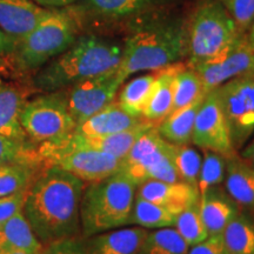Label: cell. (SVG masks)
I'll return each mask as SVG.
<instances>
[{
  "label": "cell",
  "instance_id": "obj_30",
  "mask_svg": "<svg viewBox=\"0 0 254 254\" xmlns=\"http://www.w3.org/2000/svg\"><path fill=\"white\" fill-rule=\"evenodd\" d=\"M189 245L174 227L148 231L136 254H187Z\"/></svg>",
  "mask_w": 254,
  "mask_h": 254
},
{
  "label": "cell",
  "instance_id": "obj_1",
  "mask_svg": "<svg viewBox=\"0 0 254 254\" xmlns=\"http://www.w3.org/2000/svg\"><path fill=\"white\" fill-rule=\"evenodd\" d=\"M86 183L62 167H43L28 187L24 214L44 246L79 237L80 202Z\"/></svg>",
  "mask_w": 254,
  "mask_h": 254
},
{
  "label": "cell",
  "instance_id": "obj_9",
  "mask_svg": "<svg viewBox=\"0 0 254 254\" xmlns=\"http://www.w3.org/2000/svg\"><path fill=\"white\" fill-rule=\"evenodd\" d=\"M38 152L46 166L62 167L86 184L113 176L122 168V160L113 155L94 148L72 146L63 138L40 144Z\"/></svg>",
  "mask_w": 254,
  "mask_h": 254
},
{
  "label": "cell",
  "instance_id": "obj_45",
  "mask_svg": "<svg viewBox=\"0 0 254 254\" xmlns=\"http://www.w3.org/2000/svg\"><path fill=\"white\" fill-rule=\"evenodd\" d=\"M253 73H254V68H253Z\"/></svg>",
  "mask_w": 254,
  "mask_h": 254
},
{
  "label": "cell",
  "instance_id": "obj_12",
  "mask_svg": "<svg viewBox=\"0 0 254 254\" xmlns=\"http://www.w3.org/2000/svg\"><path fill=\"white\" fill-rule=\"evenodd\" d=\"M123 84L118 69H114L62 90L69 114L77 126L113 103Z\"/></svg>",
  "mask_w": 254,
  "mask_h": 254
},
{
  "label": "cell",
  "instance_id": "obj_23",
  "mask_svg": "<svg viewBox=\"0 0 254 254\" xmlns=\"http://www.w3.org/2000/svg\"><path fill=\"white\" fill-rule=\"evenodd\" d=\"M224 184L238 205L254 211V170L237 153L226 158Z\"/></svg>",
  "mask_w": 254,
  "mask_h": 254
},
{
  "label": "cell",
  "instance_id": "obj_42",
  "mask_svg": "<svg viewBox=\"0 0 254 254\" xmlns=\"http://www.w3.org/2000/svg\"><path fill=\"white\" fill-rule=\"evenodd\" d=\"M240 157L254 170V136L252 140L249 142V145L244 147V150L241 151Z\"/></svg>",
  "mask_w": 254,
  "mask_h": 254
},
{
  "label": "cell",
  "instance_id": "obj_22",
  "mask_svg": "<svg viewBox=\"0 0 254 254\" xmlns=\"http://www.w3.org/2000/svg\"><path fill=\"white\" fill-rule=\"evenodd\" d=\"M183 65L184 63L179 62L157 71L150 100L142 112V119L146 122L158 126L172 112L174 75Z\"/></svg>",
  "mask_w": 254,
  "mask_h": 254
},
{
  "label": "cell",
  "instance_id": "obj_7",
  "mask_svg": "<svg viewBox=\"0 0 254 254\" xmlns=\"http://www.w3.org/2000/svg\"><path fill=\"white\" fill-rule=\"evenodd\" d=\"M20 125L30 141L37 145L62 139L77 127L63 91L43 92L27 99L20 112Z\"/></svg>",
  "mask_w": 254,
  "mask_h": 254
},
{
  "label": "cell",
  "instance_id": "obj_21",
  "mask_svg": "<svg viewBox=\"0 0 254 254\" xmlns=\"http://www.w3.org/2000/svg\"><path fill=\"white\" fill-rule=\"evenodd\" d=\"M144 122L124 111L116 100L75 127L74 131L85 136H105L134 127Z\"/></svg>",
  "mask_w": 254,
  "mask_h": 254
},
{
  "label": "cell",
  "instance_id": "obj_14",
  "mask_svg": "<svg viewBox=\"0 0 254 254\" xmlns=\"http://www.w3.org/2000/svg\"><path fill=\"white\" fill-rule=\"evenodd\" d=\"M193 68L198 72L204 90L208 93L231 79L253 72L254 50L247 41L245 34L219 58Z\"/></svg>",
  "mask_w": 254,
  "mask_h": 254
},
{
  "label": "cell",
  "instance_id": "obj_28",
  "mask_svg": "<svg viewBox=\"0 0 254 254\" xmlns=\"http://www.w3.org/2000/svg\"><path fill=\"white\" fill-rule=\"evenodd\" d=\"M228 254H254V220L239 212L222 232Z\"/></svg>",
  "mask_w": 254,
  "mask_h": 254
},
{
  "label": "cell",
  "instance_id": "obj_41",
  "mask_svg": "<svg viewBox=\"0 0 254 254\" xmlns=\"http://www.w3.org/2000/svg\"><path fill=\"white\" fill-rule=\"evenodd\" d=\"M41 7L49 9H58V8H67L69 6L78 1V0H34Z\"/></svg>",
  "mask_w": 254,
  "mask_h": 254
},
{
  "label": "cell",
  "instance_id": "obj_5",
  "mask_svg": "<svg viewBox=\"0 0 254 254\" xmlns=\"http://www.w3.org/2000/svg\"><path fill=\"white\" fill-rule=\"evenodd\" d=\"M243 36L219 0H200L187 20L186 65L193 68L219 58Z\"/></svg>",
  "mask_w": 254,
  "mask_h": 254
},
{
  "label": "cell",
  "instance_id": "obj_20",
  "mask_svg": "<svg viewBox=\"0 0 254 254\" xmlns=\"http://www.w3.org/2000/svg\"><path fill=\"white\" fill-rule=\"evenodd\" d=\"M28 92L19 84L0 79V134L27 141L20 125V112L27 100Z\"/></svg>",
  "mask_w": 254,
  "mask_h": 254
},
{
  "label": "cell",
  "instance_id": "obj_37",
  "mask_svg": "<svg viewBox=\"0 0 254 254\" xmlns=\"http://www.w3.org/2000/svg\"><path fill=\"white\" fill-rule=\"evenodd\" d=\"M28 189L0 196V226L24 209Z\"/></svg>",
  "mask_w": 254,
  "mask_h": 254
},
{
  "label": "cell",
  "instance_id": "obj_44",
  "mask_svg": "<svg viewBox=\"0 0 254 254\" xmlns=\"http://www.w3.org/2000/svg\"><path fill=\"white\" fill-rule=\"evenodd\" d=\"M0 254H30L24 251L19 250H12V249H6V250H0Z\"/></svg>",
  "mask_w": 254,
  "mask_h": 254
},
{
  "label": "cell",
  "instance_id": "obj_35",
  "mask_svg": "<svg viewBox=\"0 0 254 254\" xmlns=\"http://www.w3.org/2000/svg\"><path fill=\"white\" fill-rule=\"evenodd\" d=\"M226 173V157L211 151H204L198 179L199 195L212 187L220 186Z\"/></svg>",
  "mask_w": 254,
  "mask_h": 254
},
{
  "label": "cell",
  "instance_id": "obj_6",
  "mask_svg": "<svg viewBox=\"0 0 254 254\" xmlns=\"http://www.w3.org/2000/svg\"><path fill=\"white\" fill-rule=\"evenodd\" d=\"M81 33L78 19L67 8L51 9L36 27L17 45L12 55L19 73H36L72 45Z\"/></svg>",
  "mask_w": 254,
  "mask_h": 254
},
{
  "label": "cell",
  "instance_id": "obj_43",
  "mask_svg": "<svg viewBox=\"0 0 254 254\" xmlns=\"http://www.w3.org/2000/svg\"><path fill=\"white\" fill-rule=\"evenodd\" d=\"M246 38H247V41H249L251 47L254 50V15L252 19V23H251V26L246 33Z\"/></svg>",
  "mask_w": 254,
  "mask_h": 254
},
{
  "label": "cell",
  "instance_id": "obj_36",
  "mask_svg": "<svg viewBox=\"0 0 254 254\" xmlns=\"http://www.w3.org/2000/svg\"><path fill=\"white\" fill-rule=\"evenodd\" d=\"M236 21L238 28L246 34L254 15V0H219Z\"/></svg>",
  "mask_w": 254,
  "mask_h": 254
},
{
  "label": "cell",
  "instance_id": "obj_11",
  "mask_svg": "<svg viewBox=\"0 0 254 254\" xmlns=\"http://www.w3.org/2000/svg\"><path fill=\"white\" fill-rule=\"evenodd\" d=\"M168 0H78L67 7L78 19L81 28L87 24L111 25L138 21L154 13Z\"/></svg>",
  "mask_w": 254,
  "mask_h": 254
},
{
  "label": "cell",
  "instance_id": "obj_31",
  "mask_svg": "<svg viewBox=\"0 0 254 254\" xmlns=\"http://www.w3.org/2000/svg\"><path fill=\"white\" fill-rule=\"evenodd\" d=\"M41 168L28 164H0V196L28 189Z\"/></svg>",
  "mask_w": 254,
  "mask_h": 254
},
{
  "label": "cell",
  "instance_id": "obj_4",
  "mask_svg": "<svg viewBox=\"0 0 254 254\" xmlns=\"http://www.w3.org/2000/svg\"><path fill=\"white\" fill-rule=\"evenodd\" d=\"M136 189L122 172L86 184L80 202L81 237L128 226Z\"/></svg>",
  "mask_w": 254,
  "mask_h": 254
},
{
  "label": "cell",
  "instance_id": "obj_34",
  "mask_svg": "<svg viewBox=\"0 0 254 254\" xmlns=\"http://www.w3.org/2000/svg\"><path fill=\"white\" fill-rule=\"evenodd\" d=\"M173 227L190 247L205 240L208 233L200 214L199 201L189 205L179 212Z\"/></svg>",
  "mask_w": 254,
  "mask_h": 254
},
{
  "label": "cell",
  "instance_id": "obj_13",
  "mask_svg": "<svg viewBox=\"0 0 254 254\" xmlns=\"http://www.w3.org/2000/svg\"><path fill=\"white\" fill-rule=\"evenodd\" d=\"M192 142L200 150L215 152L226 158L237 153L215 90L206 93L200 105L193 127Z\"/></svg>",
  "mask_w": 254,
  "mask_h": 254
},
{
  "label": "cell",
  "instance_id": "obj_39",
  "mask_svg": "<svg viewBox=\"0 0 254 254\" xmlns=\"http://www.w3.org/2000/svg\"><path fill=\"white\" fill-rule=\"evenodd\" d=\"M187 254H228L222 234H212L196 245L189 247Z\"/></svg>",
  "mask_w": 254,
  "mask_h": 254
},
{
  "label": "cell",
  "instance_id": "obj_19",
  "mask_svg": "<svg viewBox=\"0 0 254 254\" xmlns=\"http://www.w3.org/2000/svg\"><path fill=\"white\" fill-rule=\"evenodd\" d=\"M199 209L208 236L221 234L239 213V205L220 187H212L199 195Z\"/></svg>",
  "mask_w": 254,
  "mask_h": 254
},
{
  "label": "cell",
  "instance_id": "obj_10",
  "mask_svg": "<svg viewBox=\"0 0 254 254\" xmlns=\"http://www.w3.org/2000/svg\"><path fill=\"white\" fill-rule=\"evenodd\" d=\"M220 106L236 151L254 134V73L231 79L217 90Z\"/></svg>",
  "mask_w": 254,
  "mask_h": 254
},
{
  "label": "cell",
  "instance_id": "obj_32",
  "mask_svg": "<svg viewBox=\"0 0 254 254\" xmlns=\"http://www.w3.org/2000/svg\"><path fill=\"white\" fill-rule=\"evenodd\" d=\"M8 163L28 164L39 167L46 166L33 142L17 140L0 134V164Z\"/></svg>",
  "mask_w": 254,
  "mask_h": 254
},
{
  "label": "cell",
  "instance_id": "obj_17",
  "mask_svg": "<svg viewBox=\"0 0 254 254\" xmlns=\"http://www.w3.org/2000/svg\"><path fill=\"white\" fill-rule=\"evenodd\" d=\"M148 231L144 227H120L84 238L86 254H136Z\"/></svg>",
  "mask_w": 254,
  "mask_h": 254
},
{
  "label": "cell",
  "instance_id": "obj_18",
  "mask_svg": "<svg viewBox=\"0 0 254 254\" xmlns=\"http://www.w3.org/2000/svg\"><path fill=\"white\" fill-rule=\"evenodd\" d=\"M136 196L172 208L177 213L190 204L199 201V192L185 183L147 180L136 189Z\"/></svg>",
  "mask_w": 254,
  "mask_h": 254
},
{
  "label": "cell",
  "instance_id": "obj_26",
  "mask_svg": "<svg viewBox=\"0 0 254 254\" xmlns=\"http://www.w3.org/2000/svg\"><path fill=\"white\" fill-rule=\"evenodd\" d=\"M155 78L157 71L138 75L127 82H124L117 94L116 103L131 116L142 118V112L150 100Z\"/></svg>",
  "mask_w": 254,
  "mask_h": 254
},
{
  "label": "cell",
  "instance_id": "obj_29",
  "mask_svg": "<svg viewBox=\"0 0 254 254\" xmlns=\"http://www.w3.org/2000/svg\"><path fill=\"white\" fill-rule=\"evenodd\" d=\"M205 95L204 85L198 72L184 63V65L174 75L172 112L195 103Z\"/></svg>",
  "mask_w": 254,
  "mask_h": 254
},
{
  "label": "cell",
  "instance_id": "obj_8",
  "mask_svg": "<svg viewBox=\"0 0 254 254\" xmlns=\"http://www.w3.org/2000/svg\"><path fill=\"white\" fill-rule=\"evenodd\" d=\"M173 144L158 133L157 126L146 131L122 160V172L136 186L147 180L180 182L172 160Z\"/></svg>",
  "mask_w": 254,
  "mask_h": 254
},
{
  "label": "cell",
  "instance_id": "obj_3",
  "mask_svg": "<svg viewBox=\"0 0 254 254\" xmlns=\"http://www.w3.org/2000/svg\"><path fill=\"white\" fill-rule=\"evenodd\" d=\"M123 46L93 33H80L72 45L34 73L32 86L39 92H56L85 79L118 69Z\"/></svg>",
  "mask_w": 254,
  "mask_h": 254
},
{
  "label": "cell",
  "instance_id": "obj_24",
  "mask_svg": "<svg viewBox=\"0 0 254 254\" xmlns=\"http://www.w3.org/2000/svg\"><path fill=\"white\" fill-rule=\"evenodd\" d=\"M19 250L30 254H40L44 245L28 224L24 211L19 212L0 226V250Z\"/></svg>",
  "mask_w": 254,
  "mask_h": 254
},
{
  "label": "cell",
  "instance_id": "obj_25",
  "mask_svg": "<svg viewBox=\"0 0 254 254\" xmlns=\"http://www.w3.org/2000/svg\"><path fill=\"white\" fill-rule=\"evenodd\" d=\"M202 99L174 111L157 126L158 133L165 140L173 145H185L192 141V133L196 113Z\"/></svg>",
  "mask_w": 254,
  "mask_h": 254
},
{
  "label": "cell",
  "instance_id": "obj_16",
  "mask_svg": "<svg viewBox=\"0 0 254 254\" xmlns=\"http://www.w3.org/2000/svg\"><path fill=\"white\" fill-rule=\"evenodd\" d=\"M152 127H155V125L144 120L139 125L125 129V131L114 133V134L105 136H85L73 131L69 134L64 136L63 140L72 146L94 148V150L105 152V153L113 155L119 160H123L131 151L135 141Z\"/></svg>",
  "mask_w": 254,
  "mask_h": 254
},
{
  "label": "cell",
  "instance_id": "obj_40",
  "mask_svg": "<svg viewBox=\"0 0 254 254\" xmlns=\"http://www.w3.org/2000/svg\"><path fill=\"white\" fill-rule=\"evenodd\" d=\"M15 49L17 43L0 28V57H12Z\"/></svg>",
  "mask_w": 254,
  "mask_h": 254
},
{
  "label": "cell",
  "instance_id": "obj_33",
  "mask_svg": "<svg viewBox=\"0 0 254 254\" xmlns=\"http://www.w3.org/2000/svg\"><path fill=\"white\" fill-rule=\"evenodd\" d=\"M172 160L180 182L196 189L202 160L200 152L190 144L173 145Z\"/></svg>",
  "mask_w": 254,
  "mask_h": 254
},
{
  "label": "cell",
  "instance_id": "obj_27",
  "mask_svg": "<svg viewBox=\"0 0 254 254\" xmlns=\"http://www.w3.org/2000/svg\"><path fill=\"white\" fill-rule=\"evenodd\" d=\"M177 215L178 213L172 208L135 196L128 225L144 227L146 230L173 227Z\"/></svg>",
  "mask_w": 254,
  "mask_h": 254
},
{
  "label": "cell",
  "instance_id": "obj_15",
  "mask_svg": "<svg viewBox=\"0 0 254 254\" xmlns=\"http://www.w3.org/2000/svg\"><path fill=\"white\" fill-rule=\"evenodd\" d=\"M50 11L34 0H0V28L18 45Z\"/></svg>",
  "mask_w": 254,
  "mask_h": 254
},
{
  "label": "cell",
  "instance_id": "obj_2",
  "mask_svg": "<svg viewBox=\"0 0 254 254\" xmlns=\"http://www.w3.org/2000/svg\"><path fill=\"white\" fill-rule=\"evenodd\" d=\"M123 45L118 75L125 82L139 72L158 71L186 58L187 20L157 12L133 23Z\"/></svg>",
  "mask_w": 254,
  "mask_h": 254
},
{
  "label": "cell",
  "instance_id": "obj_38",
  "mask_svg": "<svg viewBox=\"0 0 254 254\" xmlns=\"http://www.w3.org/2000/svg\"><path fill=\"white\" fill-rule=\"evenodd\" d=\"M40 254H86L84 238L72 237L53 241L44 246Z\"/></svg>",
  "mask_w": 254,
  "mask_h": 254
}]
</instances>
